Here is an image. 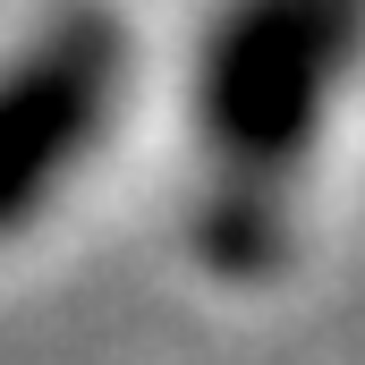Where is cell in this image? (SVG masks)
<instances>
[{
  "label": "cell",
  "instance_id": "cell-1",
  "mask_svg": "<svg viewBox=\"0 0 365 365\" xmlns=\"http://www.w3.org/2000/svg\"><path fill=\"white\" fill-rule=\"evenodd\" d=\"M365 51V0H230L195 51V128L221 187L195 221V247L221 272H264L280 255L289 179L314 153L331 93Z\"/></svg>",
  "mask_w": 365,
  "mask_h": 365
},
{
  "label": "cell",
  "instance_id": "cell-2",
  "mask_svg": "<svg viewBox=\"0 0 365 365\" xmlns=\"http://www.w3.org/2000/svg\"><path fill=\"white\" fill-rule=\"evenodd\" d=\"M128 77V34L110 9L51 17L26 51L0 60V238L26 230L51 187L93 153Z\"/></svg>",
  "mask_w": 365,
  "mask_h": 365
}]
</instances>
